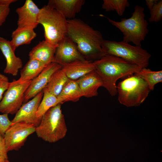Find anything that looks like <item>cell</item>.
Returning a JSON list of instances; mask_svg holds the SVG:
<instances>
[{
  "mask_svg": "<svg viewBox=\"0 0 162 162\" xmlns=\"http://www.w3.org/2000/svg\"><path fill=\"white\" fill-rule=\"evenodd\" d=\"M43 96L37 112V117L41 119L50 108L58 104H61L57 97L50 93L45 89L43 90Z\"/></svg>",
  "mask_w": 162,
  "mask_h": 162,
  "instance_id": "cb8c5ba5",
  "label": "cell"
},
{
  "mask_svg": "<svg viewBox=\"0 0 162 162\" xmlns=\"http://www.w3.org/2000/svg\"><path fill=\"white\" fill-rule=\"evenodd\" d=\"M150 11V16L148 19L150 22L160 21L162 18V1H159Z\"/></svg>",
  "mask_w": 162,
  "mask_h": 162,
  "instance_id": "4316f807",
  "label": "cell"
},
{
  "mask_svg": "<svg viewBox=\"0 0 162 162\" xmlns=\"http://www.w3.org/2000/svg\"><path fill=\"white\" fill-rule=\"evenodd\" d=\"M62 68L69 79L76 80L94 70L95 66L93 62L85 60L64 65Z\"/></svg>",
  "mask_w": 162,
  "mask_h": 162,
  "instance_id": "ac0fdd59",
  "label": "cell"
},
{
  "mask_svg": "<svg viewBox=\"0 0 162 162\" xmlns=\"http://www.w3.org/2000/svg\"><path fill=\"white\" fill-rule=\"evenodd\" d=\"M106 55L121 58L142 68L148 66L151 55L141 46H133L129 43L104 40L102 44Z\"/></svg>",
  "mask_w": 162,
  "mask_h": 162,
  "instance_id": "8992f818",
  "label": "cell"
},
{
  "mask_svg": "<svg viewBox=\"0 0 162 162\" xmlns=\"http://www.w3.org/2000/svg\"><path fill=\"white\" fill-rule=\"evenodd\" d=\"M159 1L158 0H146V4L150 11Z\"/></svg>",
  "mask_w": 162,
  "mask_h": 162,
  "instance_id": "4dcf8cb0",
  "label": "cell"
},
{
  "mask_svg": "<svg viewBox=\"0 0 162 162\" xmlns=\"http://www.w3.org/2000/svg\"><path fill=\"white\" fill-rule=\"evenodd\" d=\"M82 96L76 80L69 79L57 97L61 104L67 101L76 102Z\"/></svg>",
  "mask_w": 162,
  "mask_h": 162,
  "instance_id": "d6986e66",
  "label": "cell"
},
{
  "mask_svg": "<svg viewBox=\"0 0 162 162\" xmlns=\"http://www.w3.org/2000/svg\"><path fill=\"white\" fill-rule=\"evenodd\" d=\"M36 35L33 29H16L12 33L10 41L12 48L15 51L20 46L30 44Z\"/></svg>",
  "mask_w": 162,
  "mask_h": 162,
  "instance_id": "7402d4cb",
  "label": "cell"
},
{
  "mask_svg": "<svg viewBox=\"0 0 162 162\" xmlns=\"http://www.w3.org/2000/svg\"><path fill=\"white\" fill-rule=\"evenodd\" d=\"M40 9L32 0H26L23 5L17 8L16 12L18 16V30H34L38 24V16Z\"/></svg>",
  "mask_w": 162,
  "mask_h": 162,
  "instance_id": "7c38bea8",
  "label": "cell"
},
{
  "mask_svg": "<svg viewBox=\"0 0 162 162\" xmlns=\"http://www.w3.org/2000/svg\"><path fill=\"white\" fill-rule=\"evenodd\" d=\"M85 2L84 0H50L47 5L57 10L69 20L75 18Z\"/></svg>",
  "mask_w": 162,
  "mask_h": 162,
  "instance_id": "2e32d148",
  "label": "cell"
},
{
  "mask_svg": "<svg viewBox=\"0 0 162 162\" xmlns=\"http://www.w3.org/2000/svg\"><path fill=\"white\" fill-rule=\"evenodd\" d=\"M134 74L144 80L148 85L150 91L154 90L156 84L162 82V70L154 71L146 68H143Z\"/></svg>",
  "mask_w": 162,
  "mask_h": 162,
  "instance_id": "603a6c76",
  "label": "cell"
},
{
  "mask_svg": "<svg viewBox=\"0 0 162 162\" xmlns=\"http://www.w3.org/2000/svg\"><path fill=\"white\" fill-rule=\"evenodd\" d=\"M62 67V65L55 62H52L46 66L38 76L32 80L25 93L24 103L43 91L53 74Z\"/></svg>",
  "mask_w": 162,
  "mask_h": 162,
  "instance_id": "4fadbf2b",
  "label": "cell"
},
{
  "mask_svg": "<svg viewBox=\"0 0 162 162\" xmlns=\"http://www.w3.org/2000/svg\"><path fill=\"white\" fill-rule=\"evenodd\" d=\"M36 128L34 125L23 122L13 124L4 136L7 152L17 151L21 148L28 136L35 132Z\"/></svg>",
  "mask_w": 162,
  "mask_h": 162,
  "instance_id": "9c48e42d",
  "label": "cell"
},
{
  "mask_svg": "<svg viewBox=\"0 0 162 162\" xmlns=\"http://www.w3.org/2000/svg\"><path fill=\"white\" fill-rule=\"evenodd\" d=\"M56 47L45 40L40 41L29 52V59L38 60L47 66L53 62Z\"/></svg>",
  "mask_w": 162,
  "mask_h": 162,
  "instance_id": "e0dca14e",
  "label": "cell"
},
{
  "mask_svg": "<svg viewBox=\"0 0 162 162\" xmlns=\"http://www.w3.org/2000/svg\"><path fill=\"white\" fill-rule=\"evenodd\" d=\"M144 8L136 5L131 17L123 18L120 22L107 18L113 26L119 29L123 37L122 41L133 43L135 45L141 46V42L145 40L149 30L148 23L145 19Z\"/></svg>",
  "mask_w": 162,
  "mask_h": 162,
  "instance_id": "3957f363",
  "label": "cell"
},
{
  "mask_svg": "<svg viewBox=\"0 0 162 162\" xmlns=\"http://www.w3.org/2000/svg\"><path fill=\"white\" fill-rule=\"evenodd\" d=\"M43 94L42 91L31 100L23 104L11 121L12 124L23 122L32 124L37 127L40 124L41 119L37 117V112Z\"/></svg>",
  "mask_w": 162,
  "mask_h": 162,
  "instance_id": "8fae6325",
  "label": "cell"
},
{
  "mask_svg": "<svg viewBox=\"0 0 162 162\" xmlns=\"http://www.w3.org/2000/svg\"><path fill=\"white\" fill-rule=\"evenodd\" d=\"M38 21L43 26L45 40L57 46L67 36L68 20L47 4L40 8Z\"/></svg>",
  "mask_w": 162,
  "mask_h": 162,
  "instance_id": "5b68a950",
  "label": "cell"
},
{
  "mask_svg": "<svg viewBox=\"0 0 162 162\" xmlns=\"http://www.w3.org/2000/svg\"><path fill=\"white\" fill-rule=\"evenodd\" d=\"M85 60L75 44L67 36L57 45L52 62L57 63L62 66Z\"/></svg>",
  "mask_w": 162,
  "mask_h": 162,
  "instance_id": "30bf717a",
  "label": "cell"
},
{
  "mask_svg": "<svg viewBox=\"0 0 162 162\" xmlns=\"http://www.w3.org/2000/svg\"><path fill=\"white\" fill-rule=\"evenodd\" d=\"M16 0H0V27L5 22L10 11V5Z\"/></svg>",
  "mask_w": 162,
  "mask_h": 162,
  "instance_id": "484cf974",
  "label": "cell"
},
{
  "mask_svg": "<svg viewBox=\"0 0 162 162\" xmlns=\"http://www.w3.org/2000/svg\"><path fill=\"white\" fill-rule=\"evenodd\" d=\"M117 89L119 101L127 107L140 105L151 91L146 82L134 74L120 82Z\"/></svg>",
  "mask_w": 162,
  "mask_h": 162,
  "instance_id": "52a82bcc",
  "label": "cell"
},
{
  "mask_svg": "<svg viewBox=\"0 0 162 162\" xmlns=\"http://www.w3.org/2000/svg\"><path fill=\"white\" fill-rule=\"evenodd\" d=\"M0 49L6 62L4 73L16 76L19 69L22 68V63L21 59L15 56L10 41L0 37Z\"/></svg>",
  "mask_w": 162,
  "mask_h": 162,
  "instance_id": "5bb4252c",
  "label": "cell"
},
{
  "mask_svg": "<svg viewBox=\"0 0 162 162\" xmlns=\"http://www.w3.org/2000/svg\"><path fill=\"white\" fill-rule=\"evenodd\" d=\"M69 79L62 67L53 74L44 89L57 97Z\"/></svg>",
  "mask_w": 162,
  "mask_h": 162,
  "instance_id": "ffe728a7",
  "label": "cell"
},
{
  "mask_svg": "<svg viewBox=\"0 0 162 162\" xmlns=\"http://www.w3.org/2000/svg\"><path fill=\"white\" fill-rule=\"evenodd\" d=\"M129 6L127 0H104L102 7L106 11L115 10L119 16H122L126 8Z\"/></svg>",
  "mask_w": 162,
  "mask_h": 162,
  "instance_id": "d4e9b609",
  "label": "cell"
},
{
  "mask_svg": "<svg viewBox=\"0 0 162 162\" xmlns=\"http://www.w3.org/2000/svg\"><path fill=\"white\" fill-rule=\"evenodd\" d=\"M46 66L38 60L29 59L21 70L19 79L22 80H32L38 76Z\"/></svg>",
  "mask_w": 162,
  "mask_h": 162,
  "instance_id": "44dd1931",
  "label": "cell"
},
{
  "mask_svg": "<svg viewBox=\"0 0 162 162\" xmlns=\"http://www.w3.org/2000/svg\"><path fill=\"white\" fill-rule=\"evenodd\" d=\"M68 22L67 36L86 60L94 62L106 55L102 46L104 40L99 31L80 19L75 18Z\"/></svg>",
  "mask_w": 162,
  "mask_h": 162,
  "instance_id": "6da1fadb",
  "label": "cell"
},
{
  "mask_svg": "<svg viewBox=\"0 0 162 162\" xmlns=\"http://www.w3.org/2000/svg\"><path fill=\"white\" fill-rule=\"evenodd\" d=\"M12 124L9 118L8 114L4 113L0 115V133L4 136L7 129Z\"/></svg>",
  "mask_w": 162,
  "mask_h": 162,
  "instance_id": "83f0119b",
  "label": "cell"
},
{
  "mask_svg": "<svg viewBox=\"0 0 162 162\" xmlns=\"http://www.w3.org/2000/svg\"><path fill=\"white\" fill-rule=\"evenodd\" d=\"M76 81L82 96L87 98L97 96L98 89L103 86L102 80L95 70Z\"/></svg>",
  "mask_w": 162,
  "mask_h": 162,
  "instance_id": "9a60e30c",
  "label": "cell"
},
{
  "mask_svg": "<svg viewBox=\"0 0 162 162\" xmlns=\"http://www.w3.org/2000/svg\"><path fill=\"white\" fill-rule=\"evenodd\" d=\"M7 162H10L8 160L7 161Z\"/></svg>",
  "mask_w": 162,
  "mask_h": 162,
  "instance_id": "1f68e13d",
  "label": "cell"
},
{
  "mask_svg": "<svg viewBox=\"0 0 162 162\" xmlns=\"http://www.w3.org/2000/svg\"><path fill=\"white\" fill-rule=\"evenodd\" d=\"M31 81L19 79L9 82L0 102V112L11 115L16 114L24 103L25 93Z\"/></svg>",
  "mask_w": 162,
  "mask_h": 162,
  "instance_id": "ba28073f",
  "label": "cell"
},
{
  "mask_svg": "<svg viewBox=\"0 0 162 162\" xmlns=\"http://www.w3.org/2000/svg\"><path fill=\"white\" fill-rule=\"evenodd\" d=\"M4 136L0 133V162H7L8 160Z\"/></svg>",
  "mask_w": 162,
  "mask_h": 162,
  "instance_id": "f1b7e54d",
  "label": "cell"
},
{
  "mask_svg": "<svg viewBox=\"0 0 162 162\" xmlns=\"http://www.w3.org/2000/svg\"><path fill=\"white\" fill-rule=\"evenodd\" d=\"M95 70L105 88L112 96L117 93L116 83L119 79L138 73L142 68L121 58L105 55L93 62Z\"/></svg>",
  "mask_w": 162,
  "mask_h": 162,
  "instance_id": "7a4b0ae2",
  "label": "cell"
},
{
  "mask_svg": "<svg viewBox=\"0 0 162 162\" xmlns=\"http://www.w3.org/2000/svg\"><path fill=\"white\" fill-rule=\"evenodd\" d=\"M9 82L8 77L0 73V102L4 92L7 90Z\"/></svg>",
  "mask_w": 162,
  "mask_h": 162,
  "instance_id": "f546056e",
  "label": "cell"
},
{
  "mask_svg": "<svg viewBox=\"0 0 162 162\" xmlns=\"http://www.w3.org/2000/svg\"><path fill=\"white\" fill-rule=\"evenodd\" d=\"M61 105L58 104L48 110L36 127L37 136L46 142H56L63 138L66 134L68 129Z\"/></svg>",
  "mask_w": 162,
  "mask_h": 162,
  "instance_id": "277c9868",
  "label": "cell"
}]
</instances>
